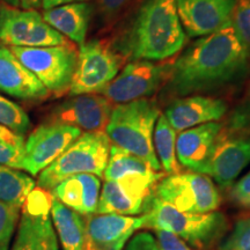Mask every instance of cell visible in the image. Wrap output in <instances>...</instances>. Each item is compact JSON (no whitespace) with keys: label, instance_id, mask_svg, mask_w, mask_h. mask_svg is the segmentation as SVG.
<instances>
[{"label":"cell","instance_id":"1","mask_svg":"<svg viewBox=\"0 0 250 250\" xmlns=\"http://www.w3.org/2000/svg\"><path fill=\"white\" fill-rule=\"evenodd\" d=\"M249 50L232 24L202 37L171 66L170 90L188 95L235 79L246 70Z\"/></svg>","mask_w":250,"mask_h":250},{"label":"cell","instance_id":"2","mask_svg":"<svg viewBox=\"0 0 250 250\" xmlns=\"http://www.w3.org/2000/svg\"><path fill=\"white\" fill-rule=\"evenodd\" d=\"M186 43L176 0H146L125 37V52L132 61H164Z\"/></svg>","mask_w":250,"mask_h":250},{"label":"cell","instance_id":"3","mask_svg":"<svg viewBox=\"0 0 250 250\" xmlns=\"http://www.w3.org/2000/svg\"><path fill=\"white\" fill-rule=\"evenodd\" d=\"M160 111L154 102L140 99L112 108L105 133L112 145L145 160L156 171L161 165L153 145V132Z\"/></svg>","mask_w":250,"mask_h":250},{"label":"cell","instance_id":"4","mask_svg":"<svg viewBox=\"0 0 250 250\" xmlns=\"http://www.w3.org/2000/svg\"><path fill=\"white\" fill-rule=\"evenodd\" d=\"M145 215V228L173 233L190 247L199 250L211 248L227 229V219L220 212H183L160 201L154 195Z\"/></svg>","mask_w":250,"mask_h":250},{"label":"cell","instance_id":"5","mask_svg":"<svg viewBox=\"0 0 250 250\" xmlns=\"http://www.w3.org/2000/svg\"><path fill=\"white\" fill-rule=\"evenodd\" d=\"M111 142L103 131L81 133L68 147L40 173V188L52 190L67 177L94 174L102 177L108 164Z\"/></svg>","mask_w":250,"mask_h":250},{"label":"cell","instance_id":"6","mask_svg":"<svg viewBox=\"0 0 250 250\" xmlns=\"http://www.w3.org/2000/svg\"><path fill=\"white\" fill-rule=\"evenodd\" d=\"M9 49L50 93L59 96L70 90L78 62V52L71 43L40 48L9 46Z\"/></svg>","mask_w":250,"mask_h":250},{"label":"cell","instance_id":"7","mask_svg":"<svg viewBox=\"0 0 250 250\" xmlns=\"http://www.w3.org/2000/svg\"><path fill=\"white\" fill-rule=\"evenodd\" d=\"M154 196L177 210L192 213L213 212L221 202L213 181L208 175L196 171L164 177L155 186Z\"/></svg>","mask_w":250,"mask_h":250},{"label":"cell","instance_id":"8","mask_svg":"<svg viewBox=\"0 0 250 250\" xmlns=\"http://www.w3.org/2000/svg\"><path fill=\"white\" fill-rule=\"evenodd\" d=\"M0 43L23 48L70 44L66 37L46 23L35 9H19L2 2H0Z\"/></svg>","mask_w":250,"mask_h":250},{"label":"cell","instance_id":"9","mask_svg":"<svg viewBox=\"0 0 250 250\" xmlns=\"http://www.w3.org/2000/svg\"><path fill=\"white\" fill-rule=\"evenodd\" d=\"M118 57L104 41L94 40L80 46L77 67L68 93L71 96L101 93L117 77Z\"/></svg>","mask_w":250,"mask_h":250},{"label":"cell","instance_id":"10","mask_svg":"<svg viewBox=\"0 0 250 250\" xmlns=\"http://www.w3.org/2000/svg\"><path fill=\"white\" fill-rule=\"evenodd\" d=\"M52 196L34 188L22 205L18 234L11 250H59L58 239L50 218Z\"/></svg>","mask_w":250,"mask_h":250},{"label":"cell","instance_id":"11","mask_svg":"<svg viewBox=\"0 0 250 250\" xmlns=\"http://www.w3.org/2000/svg\"><path fill=\"white\" fill-rule=\"evenodd\" d=\"M81 134V130L72 125L46 122L29 134L24 143V154L21 169L36 176Z\"/></svg>","mask_w":250,"mask_h":250},{"label":"cell","instance_id":"12","mask_svg":"<svg viewBox=\"0 0 250 250\" xmlns=\"http://www.w3.org/2000/svg\"><path fill=\"white\" fill-rule=\"evenodd\" d=\"M171 66L151 61H133L102 90L111 103H127L146 99L158 90Z\"/></svg>","mask_w":250,"mask_h":250},{"label":"cell","instance_id":"13","mask_svg":"<svg viewBox=\"0 0 250 250\" xmlns=\"http://www.w3.org/2000/svg\"><path fill=\"white\" fill-rule=\"evenodd\" d=\"M85 223L87 250H124L136 230L145 228L146 215L93 213Z\"/></svg>","mask_w":250,"mask_h":250},{"label":"cell","instance_id":"14","mask_svg":"<svg viewBox=\"0 0 250 250\" xmlns=\"http://www.w3.org/2000/svg\"><path fill=\"white\" fill-rule=\"evenodd\" d=\"M235 0H176L177 14L190 37L208 36L230 24Z\"/></svg>","mask_w":250,"mask_h":250},{"label":"cell","instance_id":"15","mask_svg":"<svg viewBox=\"0 0 250 250\" xmlns=\"http://www.w3.org/2000/svg\"><path fill=\"white\" fill-rule=\"evenodd\" d=\"M112 108V103L103 95L83 94L56 107L50 122L72 125L86 132L102 131L107 126Z\"/></svg>","mask_w":250,"mask_h":250},{"label":"cell","instance_id":"16","mask_svg":"<svg viewBox=\"0 0 250 250\" xmlns=\"http://www.w3.org/2000/svg\"><path fill=\"white\" fill-rule=\"evenodd\" d=\"M249 164V137L234 136L221 130L211 155L208 176L213 177L221 188H227Z\"/></svg>","mask_w":250,"mask_h":250},{"label":"cell","instance_id":"17","mask_svg":"<svg viewBox=\"0 0 250 250\" xmlns=\"http://www.w3.org/2000/svg\"><path fill=\"white\" fill-rule=\"evenodd\" d=\"M223 125L217 122L181 131L176 138V155L188 169L208 176L212 152Z\"/></svg>","mask_w":250,"mask_h":250},{"label":"cell","instance_id":"18","mask_svg":"<svg viewBox=\"0 0 250 250\" xmlns=\"http://www.w3.org/2000/svg\"><path fill=\"white\" fill-rule=\"evenodd\" d=\"M0 90L24 101H41L50 95L39 78L2 43H0Z\"/></svg>","mask_w":250,"mask_h":250},{"label":"cell","instance_id":"19","mask_svg":"<svg viewBox=\"0 0 250 250\" xmlns=\"http://www.w3.org/2000/svg\"><path fill=\"white\" fill-rule=\"evenodd\" d=\"M223 100L208 96H187L175 100L165 111V117L175 131H184L198 125L219 121L226 114Z\"/></svg>","mask_w":250,"mask_h":250},{"label":"cell","instance_id":"20","mask_svg":"<svg viewBox=\"0 0 250 250\" xmlns=\"http://www.w3.org/2000/svg\"><path fill=\"white\" fill-rule=\"evenodd\" d=\"M103 175L105 181H121L146 190H154L165 174L154 170L147 162L132 153L111 145Z\"/></svg>","mask_w":250,"mask_h":250},{"label":"cell","instance_id":"21","mask_svg":"<svg viewBox=\"0 0 250 250\" xmlns=\"http://www.w3.org/2000/svg\"><path fill=\"white\" fill-rule=\"evenodd\" d=\"M153 195L154 190H145L121 181H105L96 212L120 215L146 213Z\"/></svg>","mask_w":250,"mask_h":250},{"label":"cell","instance_id":"22","mask_svg":"<svg viewBox=\"0 0 250 250\" xmlns=\"http://www.w3.org/2000/svg\"><path fill=\"white\" fill-rule=\"evenodd\" d=\"M101 190V181L94 174H78L58 183L52 197L79 214L89 215L96 212Z\"/></svg>","mask_w":250,"mask_h":250},{"label":"cell","instance_id":"23","mask_svg":"<svg viewBox=\"0 0 250 250\" xmlns=\"http://www.w3.org/2000/svg\"><path fill=\"white\" fill-rule=\"evenodd\" d=\"M92 7L87 2H70L45 9L43 19L62 36H66L79 46L85 44Z\"/></svg>","mask_w":250,"mask_h":250},{"label":"cell","instance_id":"24","mask_svg":"<svg viewBox=\"0 0 250 250\" xmlns=\"http://www.w3.org/2000/svg\"><path fill=\"white\" fill-rule=\"evenodd\" d=\"M51 220L57 230L62 250H87L86 223L81 214L52 197Z\"/></svg>","mask_w":250,"mask_h":250},{"label":"cell","instance_id":"25","mask_svg":"<svg viewBox=\"0 0 250 250\" xmlns=\"http://www.w3.org/2000/svg\"><path fill=\"white\" fill-rule=\"evenodd\" d=\"M176 131L165 115H160L153 132V145L156 156L160 159L161 168L169 175L179 173L180 169L176 155Z\"/></svg>","mask_w":250,"mask_h":250},{"label":"cell","instance_id":"26","mask_svg":"<svg viewBox=\"0 0 250 250\" xmlns=\"http://www.w3.org/2000/svg\"><path fill=\"white\" fill-rule=\"evenodd\" d=\"M35 188V181L15 168L0 165V202L22 208L24 201Z\"/></svg>","mask_w":250,"mask_h":250},{"label":"cell","instance_id":"27","mask_svg":"<svg viewBox=\"0 0 250 250\" xmlns=\"http://www.w3.org/2000/svg\"><path fill=\"white\" fill-rule=\"evenodd\" d=\"M24 137L0 124V165L21 169L24 154Z\"/></svg>","mask_w":250,"mask_h":250},{"label":"cell","instance_id":"28","mask_svg":"<svg viewBox=\"0 0 250 250\" xmlns=\"http://www.w3.org/2000/svg\"><path fill=\"white\" fill-rule=\"evenodd\" d=\"M0 124L23 136L30 127V120L20 105L0 95Z\"/></svg>","mask_w":250,"mask_h":250},{"label":"cell","instance_id":"29","mask_svg":"<svg viewBox=\"0 0 250 250\" xmlns=\"http://www.w3.org/2000/svg\"><path fill=\"white\" fill-rule=\"evenodd\" d=\"M18 206L0 202V250H8L20 218Z\"/></svg>","mask_w":250,"mask_h":250},{"label":"cell","instance_id":"30","mask_svg":"<svg viewBox=\"0 0 250 250\" xmlns=\"http://www.w3.org/2000/svg\"><path fill=\"white\" fill-rule=\"evenodd\" d=\"M230 24L250 52V0H235Z\"/></svg>","mask_w":250,"mask_h":250},{"label":"cell","instance_id":"31","mask_svg":"<svg viewBox=\"0 0 250 250\" xmlns=\"http://www.w3.org/2000/svg\"><path fill=\"white\" fill-rule=\"evenodd\" d=\"M219 250H250V217L236 221L232 233L224 239Z\"/></svg>","mask_w":250,"mask_h":250},{"label":"cell","instance_id":"32","mask_svg":"<svg viewBox=\"0 0 250 250\" xmlns=\"http://www.w3.org/2000/svg\"><path fill=\"white\" fill-rule=\"evenodd\" d=\"M154 237L161 250H195L175 234L161 229H154Z\"/></svg>","mask_w":250,"mask_h":250},{"label":"cell","instance_id":"33","mask_svg":"<svg viewBox=\"0 0 250 250\" xmlns=\"http://www.w3.org/2000/svg\"><path fill=\"white\" fill-rule=\"evenodd\" d=\"M230 197L237 205L250 208V171L234 184Z\"/></svg>","mask_w":250,"mask_h":250},{"label":"cell","instance_id":"34","mask_svg":"<svg viewBox=\"0 0 250 250\" xmlns=\"http://www.w3.org/2000/svg\"><path fill=\"white\" fill-rule=\"evenodd\" d=\"M124 250H161L156 243L155 237L151 233H137L132 239L129 240Z\"/></svg>","mask_w":250,"mask_h":250},{"label":"cell","instance_id":"35","mask_svg":"<svg viewBox=\"0 0 250 250\" xmlns=\"http://www.w3.org/2000/svg\"><path fill=\"white\" fill-rule=\"evenodd\" d=\"M131 0H98L100 12L105 18H112L120 13Z\"/></svg>","mask_w":250,"mask_h":250},{"label":"cell","instance_id":"36","mask_svg":"<svg viewBox=\"0 0 250 250\" xmlns=\"http://www.w3.org/2000/svg\"><path fill=\"white\" fill-rule=\"evenodd\" d=\"M86 0H42V7L45 9H50L57 7V6L70 4V2H83Z\"/></svg>","mask_w":250,"mask_h":250},{"label":"cell","instance_id":"37","mask_svg":"<svg viewBox=\"0 0 250 250\" xmlns=\"http://www.w3.org/2000/svg\"><path fill=\"white\" fill-rule=\"evenodd\" d=\"M42 6V0H20V7L23 9H35Z\"/></svg>","mask_w":250,"mask_h":250},{"label":"cell","instance_id":"38","mask_svg":"<svg viewBox=\"0 0 250 250\" xmlns=\"http://www.w3.org/2000/svg\"><path fill=\"white\" fill-rule=\"evenodd\" d=\"M0 2L9 6H13V7H19V6H20V0H0Z\"/></svg>","mask_w":250,"mask_h":250}]
</instances>
